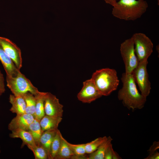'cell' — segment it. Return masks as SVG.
Listing matches in <instances>:
<instances>
[{"label": "cell", "instance_id": "cell-1", "mask_svg": "<svg viewBox=\"0 0 159 159\" xmlns=\"http://www.w3.org/2000/svg\"><path fill=\"white\" fill-rule=\"evenodd\" d=\"M121 80L122 86L118 92V99L129 110H134L143 108L147 98L139 92L132 74L123 73Z\"/></svg>", "mask_w": 159, "mask_h": 159}, {"label": "cell", "instance_id": "cell-2", "mask_svg": "<svg viewBox=\"0 0 159 159\" xmlns=\"http://www.w3.org/2000/svg\"><path fill=\"white\" fill-rule=\"evenodd\" d=\"M148 4L144 0H120L112 8L113 15L126 21H134L146 11Z\"/></svg>", "mask_w": 159, "mask_h": 159}, {"label": "cell", "instance_id": "cell-3", "mask_svg": "<svg viewBox=\"0 0 159 159\" xmlns=\"http://www.w3.org/2000/svg\"><path fill=\"white\" fill-rule=\"evenodd\" d=\"M91 79L102 96L109 95L117 89L119 83L117 72L113 69L105 68L96 70Z\"/></svg>", "mask_w": 159, "mask_h": 159}, {"label": "cell", "instance_id": "cell-4", "mask_svg": "<svg viewBox=\"0 0 159 159\" xmlns=\"http://www.w3.org/2000/svg\"><path fill=\"white\" fill-rule=\"evenodd\" d=\"M6 81L7 86L15 96H22L28 92L35 95L39 92L20 71L13 77L6 76Z\"/></svg>", "mask_w": 159, "mask_h": 159}, {"label": "cell", "instance_id": "cell-5", "mask_svg": "<svg viewBox=\"0 0 159 159\" xmlns=\"http://www.w3.org/2000/svg\"><path fill=\"white\" fill-rule=\"evenodd\" d=\"M133 41L135 54L139 62L148 60L153 52V44L145 34L138 33L131 37Z\"/></svg>", "mask_w": 159, "mask_h": 159}, {"label": "cell", "instance_id": "cell-6", "mask_svg": "<svg viewBox=\"0 0 159 159\" xmlns=\"http://www.w3.org/2000/svg\"><path fill=\"white\" fill-rule=\"evenodd\" d=\"M120 50L125 64V73L132 74L139 62L135 53L134 44L131 37L125 40L121 44Z\"/></svg>", "mask_w": 159, "mask_h": 159}, {"label": "cell", "instance_id": "cell-7", "mask_svg": "<svg viewBox=\"0 0 159 159\" xmlns=\"http://www.w3.org/2000/svg\"><path fill=\"white\" fill-rule=\"evenodd\" d=\"M148 63V60L139 62L132 73L135 83L138 85L141 94L146 98L149 95L151 89V83L147 70Z\"/></svg>", "mask_w": 159, "mask_h": 159}, {"label": "cell", "instance_id": "cell-8", "mask_svg": "<svg viewBox=\"0 0 159 159\" xmlns=\"http://www.w3.org/2000/svg\"><path fill=\"white\" fill-rule=\"evenodd\" d=\"M102 96L91 78L83 82V87L77 97L82 102L90 103Z\"/></svg>", "mask_w": 159, "mask_h": 159}, {"label": "cell", "instance_id": "cell-9", "mask_svg": "<svg viewBox=\"0 0 159 159\" xmlns=\"http://www.w3.org/2000/svg\"><path fill=\"white\" fill-rule=\"evenodd\" d=\"M0 44L7 55L20 70L22 66V58L20 48L9 39L0 37Z\"/></svg>", "mask_w": 159, "mask_h": 159}, {"label": "cell", "instance_id": "cell-10", "mask_svg": "<svg viewBox=\"0 0 159 159\" xmlns=\"http://www.w3.org/2000/svg\"><path fill=\"white\" fill-rule=\"evenodd\" d=\"M63 105L56 97L49 92H46L44 98L45 115L62 117Z\"/></svg>", "mask_w": 159, "mask_h": 159}, {"label": "cell", "instance_id": "cell-11", "mask_svg": "<svg viewBox=\"0 0 159 159\" xmlns=\"http://www.w3.org/2000/svg\"><path fill=\"white\" fill-rule=\"evenodd\" d=\"M34 119L33 115L26 113L16 115L9 124L8 129L11 131L18 129L28 131L30 124Z\"/></svg>", "mask_w": 159, "mask_h": 159}, {"label": "cell", "instance_id": "cell-12", "mask_svg": "<svg viewBox=\"0 0 159 159\" xmlns=\"http://www.w3.org/2000/svg\"><path fill=\"white\" fill-rule=\"evenodd\" d=\"M0 60L6 73V76L13 77L20 71L12 59L6 53L0 44Z\"/></svg>", "mask_w": 159, "mask_h": 159}, {"label": "cell", "instance_id": "cell-13", "mask_svg": "<svg viewBox=\"0 0 159 159\" xmlns=\"http://www.w3.org/2000/svg\"><path fill=\"white\" fill-rule=\"evenodd\" d=\"M62 119V117L45 115L39 121L42 131L57 130Z\"/></svg>", "mask_w": 159, "mask_h": 159}, {"label": "cell", "instance_id": "cell-14", "mask_svg": "<svg viewBox=\"0 0 159 159\" xmlns=\"http://www.w3.org/2000/svg\"><path fill=\"white\" fill-rule=\"evenodd\" d=\"M9 102L11 105L10 111L16 115L25 113L26 104L24 97L22 96H15L10 94L9 98Z\"/></svg>", "mask_w": 159, "mask_h": 159}, {"label": "cell", "instance_id": "cell-15", "mask_svg": "<svg viewBox=\"0 0 159 159\" xmlns=\"http://www.w3.org/2000/svg\"><path fill=\"white\" fill-rule=\"evenodd\" d=\"M9 134L11 138H20L22 141V146L26 145L35 146H37L30 133L27 130L18 129L13 130Z\"/></svg>", "mask_w": 159, "mask_h": 159}, {"label": "cell", "instance_id": "cell-16", "mask_svg": "<svg viewBox=\"0 0 159 159\" xmlns=\"http://www.w3.org/2000/svg\"><path fill=\"white\" fill-rule=\"evenodd\" d=\"M57 130L46 131L43 132L40 139V144L46 150L48 156V159H51L50 148L53 138Z\"/></svg>", "mask_w": 159, "mask_h": 159}, {"label": "cell", "instance_id": "cell-17", "mask_svg": "<svg viewBox=\"0 0 159 159\" xmlns=\"http://www.w3.org/2000/svg\"><path fill=\"white\" fill-rule=\"evenodd\" d=\"M46 92H39L34 95L36 100L34 118L40 121L45 115L44 109V98Z\"/></svg>", "mask_w": 159, "mask_h": 159}, {"label": "cell", "instance_id": "cell-18", "mask_svg": "<svg viewBox=\"0 0 159 159\" xmlns=\"http://www.w3.org/2000/svg\"><path fill=\"white\" fill-rule=\"evenodd\" d=\"M112 138L110 136L107 137L104 142L94 152L87 155V159H104L106 151L111 143Z\"/></svg>", "mask_w": 159, "mask_h": 159}, {"label": "cell", "instance_id": "cell-19", "mask_svg": "<svg viewBox=\"0 0 159 159\" xmlns=\"http://www.w3.org/2000/svg\"><path fill=\"white\" fill-rule=\"evenodd\" d=\"M74 155L66 142V140L62 135L60 146L54 159H72Z\"/></svg>", "mask_w": 159, "mask_h": 159}, {"label": "cell", "instance_id": "cell-20", "mask_svg": "<svg viewBox=\"0 0 159 159\" xmlns=\"http://www.w3.org/2000/svg\"><path fill=\"white\" fill-rule=\"evenodd\" d=\"M28 131L32 135L36 145H40V139L43 132L39 121L34 119L30 124Z\"/></svg>", "mask_w": 159, "mask_h": 159}, {"label": "cell", "instance_id": "cell-21", "mask_svg": "<svg viewBox=\"0 0 159 159\" xmlns=\"http://www.w3.org/2000/svg\"><path fill=\"white\" fill-rule=\"evenodd\" d=\"M66 142L74 155L72 159H87V156L85 155L86 153L85 144H72L68 142L66 140Z\"/></svg>", "mask_w": 159, "mask_h": 159}, {"label": "cell", "instance_id": "cell-22", "mask_svg": "<svg viewBox=\"0 0 159 159\" xmlns=\"http://www.w3.org/2000/svg\"><path fill=\"white\" fill-rule=\"evenodd\" d=\"M25 100L26 107L25 113L34 116L36 100L34 95L28 92L22 96Z\"/></svg>", "mask_w": 159, "mask_h": 159}, {"label": "cell", "instance_id": "cell-23", "mask_svg": "<svg viewBox=\"0 0 159 159\" xmlns=\"http://www.w3.org/2000/svg\"><path fill=\"white\" fill-rule=\"evenodd\" d=\"M62 135L58 129L52 142L50 148L51 159H54L60 148Z\"/></svg>", "mask_w": 159, "mask_h": 159}, {"label": "cell", "instance_id": "cell-24", "mask_svg": "<svg viewBox=\"0 0 159 159\" xmlns=\"http://www.w3.org/2000/svg\"><path fill=\"white\" fill-rule=\"evenodd\" d=\"M104 136L98 138L90 142L85 144V148L86 154H89L95 151L99 146L107 139Z\"/></svg>", "mask_w": 159, "mask_h": 159}, {"label": "cell", "instance_id": "cell-25", "mask_svg": "<svg viewBox=\"0 0 159 159\" xmlns=\"http://www.w3.org/2000/svg\"><path fill=\"white\" fill-rule=\"evenodd\" d=\"M33 153L35 159H47L48 156L45 149L41 145L32 146H27Z\"/></svg>", "mask_w": 159, "mask_h": 159}, {"label": "cell", "instance_id": "cell-26", "mask_svg": "<svg viewBox=\"0 0 159 159\" xmlns=\"http://www.w3.org/2000/svg\"><path fill=\"white\" fill-rule=\"evenodd\" d=\"M114 150L111 143L107 148L105 153L104 159H112Z\"/></svg>", "mask_w": 159, "mask_h": 159}, {"label": "cell", "instance_id": "cell-27", "mask_svg": "<svg viewBox=\"0 0 159 159\" xmlns=\"http://www.w3.org/2000/svg\"><path fill=\"white\" fill-rule=\"evenodd\" d=\"M5 90L4 78L3 74L0 70V92L3 93Z\"/></svg>", "mask_w": 159, "mask_h": 159}, {"label": "cell", "instance_id": "cell-28", "mask_svg": "<svg viewBox=\"0 0 159 159\" xmlns=\"http://www.w3.org/2000/svg\"><path fill=\"white\" fill-rule=\"evenodd\" d=\"M159 148V142L154 141L152 145L149 149L148 150L150 153H152L157 150Z\"/></svg>", "mask_w": 159, "mask_h": 159}, {"label": "cell", "instance_id": "cell-29", "mask_svg": "<svg viewBox=\"0 0 159 159\" xmlns=\"http://www.w3.org/2000/svg\"><path fill=\"white\" fill-rule=\"evenodd\" d=\"M159 153L157 150L153 152L150 153L149 155L145 159H159Z\"/></svg>", "mask_w": 159, "mask_h": 159}, {"label": "cell", "instance_id": "cell-30", "mask_svg": "<svg viewBox=\"0 0 159 159\" xmlns=\"http://www.w3.org/2000/svg\"><path fill=\"white\" fill-rule=\"evenodd\" d=\"M105 2L113 6L115 4L118 0H104Z\"/></svg>", "mask_w": 159, "mask_h": 159}, {"label": "cell", "instance_id": "cell-31", "mask_svg": "<svg viewBox=\"0 0 159 159\" xmlns=\"http://www.w3.org/2000/svg\"><path fill=\"white\" fill-rule=\"evenodd\" d=\"M122 159L119 154L116 151H114L112 156V159Z\"/></svg>", "mask_w": 159, "mask_h": 159}, {"label": "cell", "instance_id": "cell-32", "mask_svg": "<svg viewBox=\"0 0 159 159\" xmlns=\"http://www.w3.org/2000/svg\"><path fill=\"white\" fill-rule=\"evenodd\" d=\"M2 93L0 92V97L1 96V95H2Z\"/></svg>", "mask_w": 159, "mask_h": 159}, {"label": "cell", "instance_id": "cell-33", "mask_svg": "<svg viewBox=\"0 0 159 159\" xmlns=\"http://www.w3.org/2000/svg\"><path fill=\"white\" fill-rule=\"evenodd\" d=\"M157 1H158V5H159V0H157Z\"/></svg>", "mask_w": 159, "mask_h": 159}, {"label": "cell", "instance_id": "cell-34", "mask_svg": "<svg viewBox=\"0 0 159 159\" xmlns=\"http://www.w3.org/2000/svg\"><path fill=\"white\" fill-rule=\"evenodd\" d=\"M1 153V150H0V153Z\"/></svg>", "mask_w": 159, "mask_h": 159}]
</instances>
